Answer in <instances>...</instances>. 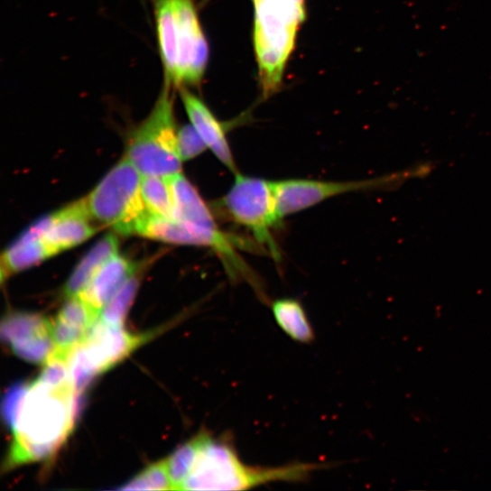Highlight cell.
Segmentation results:
<instances>
[{
  "instance_id": "6da1fadb",
  "label": "cell",
  "mask_w": 491,
  "mask_h": 491,
  "mask_svg": "<svg viewBox=\"0 0 491 491\" xmlns=\"http://www.w3.org/2000/svg\"><path fill=\"white\" fill-rule=\"evenodd\" d=\"M79 397L72 381L53 384L39 377L28 384L10 429L14 441L7 468L55 456L73 431L79 411Z\"/></svg>"
},
{
  "instance_id": "4fadbf2b",
  "label": "cell",
  "mask_w": 491,
  "mask_h": 491,
  "mask_svg": "<svg viewBox=\"0 0 491 491\" xmlns=\"http://www.w3.org/2000/svg\"><path fill=\"white\" fill-rule=\"evenodd\" d=\"M51 216V223L42 239L54 256L76 247L97 232L85 199Z\"/></svg>"
},
{
  "instance_id": "8fae6325",
  "label": "cell",
  "mask_w": 491,
  "mask_h": 491,
  "mask_svg": "<svg viewBox=\"0 0 491 491\" xmlns=\"http://www.w3.org/2000/svg\"><path fill=\"white\" fill-rule=\"evenodd\" d=\"M179 25L177 87L201 82L208 61V45L193 0H175Z\"/></svg>"
},
{
  "instance_id": "7c38bea8",
  "label": "cell",
  "mask_w": 491,
  "mask_h": 491,
  "mask_svg": "<svg viewBox=\"0 0 491 491\" xmlns=\"http://www.w3.org/2000/svg\"><path fill=\"white\" fill-rule=\"evenodd\" d=\"M52 322L56 344L55 355L69 358L80 346L100 318V311L80 296L67 298Z\"/></svg>"
},
{
  "instance_id": "ffe728a7",
  "label": "cell",
  "mask_w": 491,
  "mask_h": 491,
  "mask_svg": "<svg viewBox=\"0 0 491 491\" xmlns=\"http://www.w3.org/2000/svg\"><path fill=\"white\" fill-rule=\"evenodd\" d=\"M272 311L279 327L293 340L310 344L315 339L313 327L299 301L281 299L272 303Z\"/></svg>"
},
{
  "instance_id": "ac0fdd59",
  "label": "cell",
  "mask_w": 491,
  "mask_h": 491,
  "mask_svg": "<svg viewBox=\"0 0 491 491\" xmlns=\"http://www.w3.org/2000/svg\"><path fill=\"white\" fill-rule=\"evenodd\" d=\"M118 240L113 234L101 238L77 265L65 286L67 298L79 296L95 273L117 254Z\"/></svg>"
},
{
  "instance_id": "7402d4cb",
  "label": "cell",
  "mask_w": 491,
  "mask_h": 491,
  "mask_svg": "<svg viewBox=\"0 0 491 491\" xmlns=\"http://www.w3.org/2000/svg\"><path fill=\"white\" fill-rule=\"evenodd\" d=\"M140 280L134 275L102 309L100 319L107 323L123 326L139 290Z\"/></svg>"
},
{
  "instance_id": "52a82bcc",
  "label": "cell",
  "mask_w": 491,
  "mask_h": 491,
  "mask_svg": "<svg viewBox=\"0 0 491 491\" xmlns=\"http://www.w3.org/2000/svg\"><path fill=\"white\" fill-rule=\"evenodd\" d=\"M221 205L226 214L247 228L274 259L280 258L278 245L272 232L282 222L273 181L236 173Z\"/></svg>"
},
{
  "instance_id": "e0dca14e",
  "label": "cell",
  "mask_w": 491,
  "mask_h": 491,
  "mask_svg": "<svg viewBox=\"0 0 491 491\" xmlns=\"http://www.w3.org/2000/svg\"><path fill=\"white\" fill-rule=\"evenodd\" d=\"M169 180L174 199L175 220L207 227L218 226L198 190L181 172Z\"/></svg>"
},
{
  "instance_id": "30bf717a",
  "label": "cell",
  "mask_w": 491,
  "mask_h": 491,
  "mask_svg": "<svg viewBox=\"0 0 491 491\" xmlns=\"http://www.w3.org/2000/svg\"><path fill=\"white\" fill-rule=\"evenodd\" d=\"M2 338L19 357L34 364H46L56 350L52 321L38 313L8 314Z\"/></svg>"
},
{
  "instance_id": "ba28073f",
  "label": "cell",
  "mask_w": 491,
  "mask_h": 491,
  "mask_svg": "<svg viewBox=\"0 0 491 491\" xmlns=\"http://www.w3.org/2000/svg\"><path fill=\"white\" fill-rule=\"evenodd\" d=\"M424 166L382 178L357 181H320L311 180H286L273 181L278 213L283 218L316 206L332 197L355 191L375 190L394 187L428 173Z\"/></svg>"
},
{
  "instance_id": "5b68a950",
  "label": "cell",
  "mask_w": 491,
  "mask_h": 491,
  "mask_svg": "<svg viewBox=\"0 0 491 491\" xmlns=\"http://www.w3.org/2000/svg\"><path fill=\"white\" fill-rule=\"evenodd\" d=\"M126 157L143 176L181 172L171 88L164 86L151 114L132 134Z\"/></svg>"
},
{
  "instance_id": "277c9868",
  "label": "cell",
  "mask_w": 491,
  "mask_h": 491,
  "mask_svg": "<svg viewBox=\"0 0 491 491\" xmlns=\"http://www.w3.org/2000/svg\"><path fill=\"white\" fill-rule=\"evenodd\" d=\"M143 175L126 157L85 199L93 220L121 235L143 234L152 214L142 195Z\"/></svg>"
},
{
  "instance_id": "9a60e30c",
  "label": "cell",
  "mask_w": 491,
  "mask_h": 491,
  "mask_svg": "<svg viewBox=\"0 0 491 491\" xmlns=\"http://www.w3.org/2000/svg\"><path fill=\"white\" fill-rule=\"evenodd\" d=\"M137 269L134 262L116 254L99 268L79 296L101 312Z\"/></svg>"
},
{
  "instance_id": "d6986e66",
  "label": "cell",
  "mask_w": 491,
  "mask_h": 491,
  "mask_svg": "<svg viewBox=\"0 0 491 491\" xmlns=\"http://www.w3.org/2000/svg\"><path fill=\"white\" fill-rule=\"evenodd\" d=\"M43 239L24 232L2 257V280L36 266L53 257Z\"/></svg>"
},
{
  "instance_id": "2e32d148",
  "label": "cell",
  "mask_w": 491,
  "mask_h": 491,
  "mask_svg": "<svg viewBox=\"0 0 491 491\" xmlns=\"http://www.w3.org/2000/svg\"><path fill=\"white\" fill-rule=\"evenodd\" d=\"M156 30L164 70L165 85L177 87L180 48L175 0H156Z\"/></svg>"
},
{
  "instance_id": "5bb4252c",
  "label": "cell",
  "mask_w": 491,
  "mask_h": 491,
  "mask_svg": "<svg viewBox=\"0 0 491 491\" xmlns=\"http://www.w3.org/2000/svg\"><path fill=\"white\" fill-rule=\"evenodd\" d=\"M181 93L191 125L202 138L208 149L231 172L237 173L225 125L197 96L186 88H182Z\"/></svg>"
},
{
  "instance_id": "8992f818",
  "label": "cell",
  "mask_w": 491,
  "mask_h": 491,
  "mask_svg": "<svg viewBox=\"0 0 491 491\" xmlns=\"http://www.w3.org/2000/svg\"><path fill=\"white\" fill-rule=\"evenodd\" d=\"M147 338V335L132 333L123 326L107 323L99 318L85 341L69 357L77 394L80 395L99 375L128 357Z\"/></svg>"
},
{
  "instance_id": "603a6c76",
  "label": "cell",
  "mask_w": 491,
  "mask_h": 491,
  "mask_svg": "<svg viewBox=\"0 0 491 491\" xmlns=\"http://www.w3.org/2000/svg\"><path fill=\"white\" fill-rule=\"evenodd\" d=\"M122 490H174L166 459L151 465L138 476L122 486Z\"/></svg>"
},
{
  "instance_id": "3957f363",
  "label": "cell",
  "mask_w": 491,
  "mask_h": 491,
  "mask_svg": "<svg viewBox=\"0 0 491 491\" xmlns=\"http://www.w3.org/2000/svg\"><path fill=\"white\" fill-rule=\"evenodd\" d=\"M255 43L264 98L277 92L305 20V0H254Z\"/></svg>"
},
{
  "instance_id": "cb8c5ba5",
  "label": "cell",
  "mask_w": 491,
  "mask_h": 491,
  "mask_svg": "<svg viewBox=\"0 0 491 491\" xmlns=\"http://www.w3.org/2000/svg\"><path fill=\"white\" fill-rule=\"evenodd\" d=\"M208 149V146L192 125L178 132V151L182 162L192 160Z\"/></svg>"
},
{
  "instance_id": "d4e9b609",
  "label": "cell",
  "mask_w": 491,
  "mask_h": 491,
  "mask_svg": "<svg viewBox=\"0 0 491 491\" xmlns=\"http://www.w3.org/2000/svg\"><path fill=\"white\" fill-rule=\"evenodd\" d=\"M27 387L28 384H16L9 390L5 398L3 404V414L9 429H11L14 422Z\"/></svg>"
},
{
  "instance_id": "9c48e42d",
  "label": "cell",
  "mask_w": 491,
  "mask_h": 491,
  "mask_svg": "<svg viewBox=\"0 0 491 491\" xmlns=\"http://www.w3.org/2000/svg\"><path fill=\"white\" fill-rule=\"evenodd\" d=\"M142 236L171 244L201 246L213 250L226 264L233 279L250 277L247 267L239 259L236 248L244 245L227 235L218 226L200 227L178 220L152 217Z\"/></svg>"
},
{
  "instance_id": "7a4b0ae2",
  "label": "cell",
  "mask_w": 491,
  "mask_h": 491,
  "mask_svg": "<svg viewBox=\"0 0 491 491\" xmlns=\"http://www.w3.org/2000/svg\"><path fill=\"white\" fill-rule=\"evenodd\" d=\"M193 460L181 490H247L273 482H304L328 464L292 462L277 467L244 462L227 434L202 430L195 437Z\"/></svg>"
},
{
  "instance_id": "44dd1931",
  "label": "cell",
  "mask_w": 491,
  "mask_h": 491,
  "mask_svg": "<svg viewBox=\"0 0 491 491\" xmlns=\"http://www.w3.org/2000/svg\"><path fill=\"white\" fill-rule=\"evenodd\" d=\"M142 195L150 213L175 220V206L169 177L143 176Z\"/></svg>"
}]
</instances>
